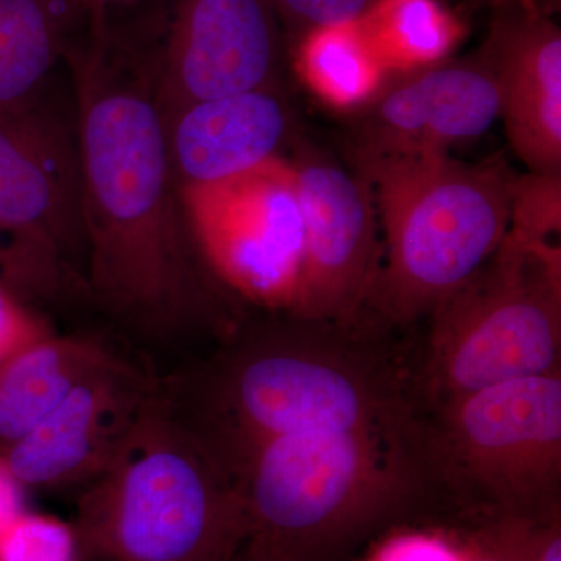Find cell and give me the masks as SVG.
Segmentation results:
<instances>
[{"label": "cell", "mask_w": 561, "mask_h": 561, "mask_svg": "<svg viewBox=\"0 0 561 561\" xmlns=\"http://www.w3.org/2000/svg\"><path fill=\"white\" fill-rule=\"evenodd\" d=\"M51 332L49 323L33 311L31 302L22 300L0 279V364Z\"/></svg>", "instance_id": "cell-23"}, {"label": "cell", "mask_w": 561, "mask_h": 561, "mask_svg": "<svg viewBox=\"0 0 561 561\" xmlns=\"http://www.w3.org/2000/svg\"><path fill=\"white\" fill-rule=\"evenodd\" d=\"M192 238L232 297L291 312L305 267V219L290 161L180 190Z\"/></svg>", "instance_id": "cell-9"}, {"label": "cell", "mask_w": 561, "mask_h": 561, "mask_svg": "<svg viewBox=\"0 0 561 561\" xmlns=\"http://www.w3.org/2000/svg\"><path fill=\"white\" fill-rule=\"evenodd\" d=\"M290 164L305 219V267L290 316L351 330L365 312L381 264L371 184L306 146Z\"/></svg>", "instance_id": "cell-11"}, {"label": "cell", "mask_w": 561, "mask_h": 561, "mask_svg": "<svg viewBox=\"0 0 561 561\" xmlns=\"http://www.w3.org/2000/svg\"><path fill=\"white\" fill-rule=\"evenodd\" d=\"M505 236L526 247L561 249V173L515 175Z\"/></svg>", "instance_id": "cell-21"}, {"label": "cell", "mask_w": 561, "mask_h": 561, "mask_svg": "<svg viewBox=\"0 0 561 561\" xmlns=\"http://www.w3.org/2000/svg\"><path fill=\"white\" fill-rule=\"evenodd\" d=\"M116 351L55 332L0 364V449L20 440Z\"/></svg>", "instance_id": "cell-16"}, {"label": "cell", "mask_w": 561, "mask_h": 561, "mask_svg": "<svg viewBox=\"0 0 561 561\" xmlns=\"http://www.w3.org/2000/svg\"><path fill=\"white\" fill-rule=\"evenodd\" d=\"M435 457L489 515L560 504L561 370L497 383L437 409Z\"/></svg>", "instance_id": "cell-8"}, {"label": "cell", "mask_w": 561, "mask_h": 561, "mask_svg": "<svg viewBox=\"0 0 561 561\" xmlns=\"http://www.w3.org/2000/svg\"><path fill=\"white\" fill-rule=\"evenodd\" d=\"M496 69L482 49L390 76L367 105L354 111L345 138L350 169L365 175L389 162L449 153L481 138L501 119Z\"/></svg>", "instance_id": "cell-10"}, {"label": "cell", "mask_w": 561, "mask_h": 561, "mask_svg": "<svg viewBox=\"0 0 561 561\" xmlns=\"http://www.w3.org/2000/svg\"><path fill=\"white\" fill-rule=\"evenodd\" d=\"M0 279L22 300L84 287L87 238L77 124L36 92L0 110Z\"/></svg>", "instance_id": "cell-7"}, {"label": "cell", "mask_w": 561, "mask_h": 561, "mask_svg": "<svg viewBox=\"0 0 561 561\" xmlns=\"http://www.w3.org/2000/svg\"><path fill=\"white\" fill-rule=\"evenodd\" d=\"M294 319L250 332L197 367L160 378L169 412L234 476L257 446L308 432L405 435L411 401L348 328Z\"/></svg>", "instance_id": "cell-2"}, {"label": "cell", "mask_w": 561, "mask_h": 561, "mask_svg": "<svg viewBox=\"0 0 561 561\" xmlns=\"http://www.w3.org/2000/svg\"><path fill=\"white\" fill-rule=\"evenodd\" d=\"M160 378L114 353L20 440L0 449L27 490L84 489L117 459Z\"/></svg>", "instance_id": "cell-13"}, {"label": "cell", "mask_w": 561, "mask_h": 561, "mask_svg": "<svg viewBox=\"0 0 561 561\" xmlns=\"http://www.w3.org/2000/svg\"><path fill=\"white\" fill-rule=\"evenodd\" d=\"M162 117L179 190L267 164L280 157L291 133L289 106L273 87L191 103Z\"/></svg>", "instance_id": "cell-15"}, {"label": "cell", "mask_w": 561, "mask_h": 561, "mask_svg": "<svg viewBox=\"0 0 561 561\" xmlns=\"http://www.w3.org/2000/svg\"><path fill=\"white\" fill-rule=\"evenodd\" d=\"M357 22L390 76L449 60L467 35L442 0H376Z\"/></svg>", "instance_id": "cell-19"}, {"label": "cell", "mask_w": 561, "mask_h": 561, "mask_svg": "<svg viewBox=\"0 0 561 561\" xmlns=\"http://www.w3.org/2000/svg\"><path fill=\"white\" fill-rule=\"evenodd\" d=\"M278 18L301 33L359 21L376 0H271Z\"/></svg>", "instance_id": "cell-24"}, {"label": "cell", "mask_w": 561, "mask_h": 561, "mask_svg": "<svg viewBox=\"0 0 561 561\" xmlns=\"http://www.w3.org/2000/svg\"><path fill=\"white\" fill-rule=\"evenodd\" d=\"M25 489L0 454V535L25 508Z\"/></svg>", "instance_id": "cell-26"}, {"label": "cell", "mask_w": 561, "mask_h": 561, "mask_svg": "<svg viewBox=\"0 0 561 561\" xmlns=\"http://www.w3.org/2000/svg\"><path fill=\"white\" fill-rule=\"evenodd\" d=\"M90 20H106V11L113 7L131 5L139 0H73Z\"/></svg>", "instance_id": "cell-28"}, {"label": "cell", "mask_w": 561, "mask_h": 561, "mask_svg": "<svg viewBox=\"0 0 561 561\" xmlns=\"http://www.w3.org/2000/svg\"><path fill=\"white\" fill-rule=\"evenodd\" d=\"M522 561H561L560 504L530 519Z\"/></svg>", "instance_id": "cell-25"}, {"label": "cell", "mask_w": 561, "mask_h": 561, "mask_svg": "<svg viewBox=\"0 0 561 561\" xmlns=\"http://www.w3.org/2000/svg\"><path fill=\"white\" fill-rule=\"evenodd\" d=\"M3 262H5V250H3L2 242H0V273H2Z\"/></svg>", "instance_id": "cell-30"}, {"label": "cell", "mask_w": 561, "mask_h": 561, "mask_svg": "<svg viewBox=\"0 0 561 561\" xmlns=\"http://www.w3.org/2000/svg\"><path fill=\"white\" fill-rule=\"evenodd\" d=\"M531 518L489 515L465 535L434 529L391 531L360 561H522Z\"/></svg>", "instance_id": "cell-20"}, {"label": "cell", "mask_w": 561, "mask_h": 561, "mask_svg": "<svg viewBox=\"0 0 561 561\" xmlns=\"http://www.w3.org/2000/svg\"><path fill=\"white\" fill-rule=\"evenodd\" d=\"M516 173L502 161L449 153L365 173L382 228L381 264L365 311L387 323L430 317L500 249Z\"/></svg>", "instance_id": "cell-4"}, {"label": "cell", "mask_w": 561, "mask_h": 561, "mask_svg": "<svg viewBox=\"0 0 561 561\" xmlns=\"http://www.w3.org/2000/svg\"><path fill=\"white\" fill-rule=\"evenodd\" d=\"M65 58L77 91L84 289L151 348L230 331L232 295L192 238L150 68L116 50L108 24L91 25Z\"/></svg>", "instance_id": "cell-1"}, {"label": "cell", "mask_w": 561, "mask_h": 561, "mask_svg": "<svg viewBox=\"0 0 561 561\" xmlns=\"http://www.w3.org/2000/svg\"><path fill=\"white\" fill-rule=\"evenodd\" d=\"M512 2V0H474L478 7H489L491 10L500 9L505 3Z\"/></svg>", "instance_id": "cell-29"}, {"label": "cell", "mask_w": 561, "mask_h": 561, "mask_svg": "<svg viewBox=\"0 0 561 561\" xmlns=\"http://www.w3.org/2000/svg\"><path fill=\"white\" fill-rule=\"evenodd\" d=\"M420 383L435 411L497 383L561 370V249L505 236L431 312Z\"/></svg>", "instance_id": "cell-6"}, {"label": "cell", "mask_w": 561, "mask_h": 561, "mask_svg": "<svg viewBox=\"0 0 561 561\" xmlns=\"http://www.w3.org/2000/svg\"><path fill=\"white\" fill-rule=\"evenodd\" d=\"M234 561H298L289 553L280 551L275 546L260 538L249 537L243 542L241 551L236 556Z\"/></svg>", "instance_id": "cell-27"}, {"label": "cell", "mask_w": 561, "mask_h": 561, "mask_svg": "<svg viewBox=\"0 0 561 561\" xmlns=\"http://www.w3.org/2000/svg\"><path fill=\"white\" fill-rule=\"evenodd\" d=\"M486 51L508 144L530 173H561V32L537 0L493 10Z\"/></svg>", "instance_id": "cell-14"}, {"label": "cell", "mask_w": 561, "mask_h": 561, "mask_svg": "<svg viewBox=\"0 0 561 561\" xmlns=\"http://www.w3.org/2000/svg\"><path fill=\"white\" fill-rule=\"evenodd\" d=\"M77 16L73 0H0V110L41 91L65 57Z\"/></svg>", "instance_id": "cell-17"}, {"label": "cell", "mask_w": 561, "mask_h": 561, "mask_svg": "<svg viewBox=\"0 0 561 561\" xmlns=\"http://www.w3.org/2000/svg\"><path fill=\"white\" fill-rule=\"evenodd\" d=\"M72 524L83 561H234L250 535L234 476L169 412L160 381Z\"/></svg>", "instance_id": "cell-3"}, {"label": "cell", "mask_w": 561, "mask_h": 561, "mask_svg": "<svg viewBox=\"0 0 561 561\" xmlns=\"http://www.w3.org/2000/svg\"><path fill=\"white\" fill-rule=\"evenodd\" d=\"M295 68L321 102L350 113L375 99L390 77L357 21L301 33Z\"/></svg>", "instance_id": "cell-18"}, {"label": "cell", "mask_w": 561, "mask_h": 561, "mask_svg": "<svg viewBox=\"0 0 561 561\" xmlns=\"http://www.w3.org/2000/svg\"><path fill=\"white\" fill-rule=\"evenodd\" d=\"M271 0H175L157 65L162 116L191 103L273 87L280 57Z\"/></svg>", "instance_id": "cell-12"}, {"label": "cell", "mask_w": 561, "mask_h": 561, "mask_svg": "<svg viewBox=\"0 0 561 561\" xmlns=\"http://www.w3.org/2000/svg\"><path fill=\"white\" fill-rule=\"evenodd\" d=\"M404 437L308 432L257 446L234 472L249 537L316 561L367 534L415 489Z\"/></svg>", "instance_id": "cell-5"}, {"label": "cell", "mask_w": 561, "mask_h": 561, "mask_svg": "<svg viewBox=\"0 0 561 561\" xmlns=\"http://www.w3.org/2000/svg\"><path fill=\"white\" fill-rule=\"evenodd\" d=\"M0 561H83L72 523L24 511L0 535Z\"/></svg>", "instance_id": "cell-22"}]
</instances>
